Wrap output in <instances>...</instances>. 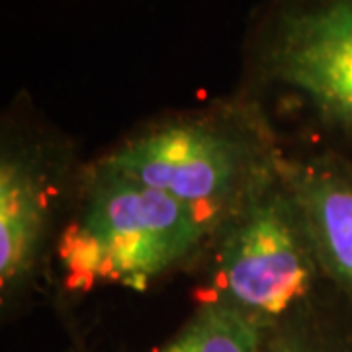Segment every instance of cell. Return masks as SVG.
<instances>
[{
  "mask_svg": "<svg viewBox=\"0 0 352 352\" xmlns=\"http://www.w3.org/2000/svg\"><path fill=\"white\" fill-rule=\"evenodd\" d=\"M210 227L173 196L98 166L85 208L59 245L69 286L106 282L145 289L180 263Z\"/></svg>",
  "mask_w": 352,
  "mask_h": 352,
  "instance_id": "cell-1",
  "label": "cell"
},
{
  "mask_svg": "<svg viewBox=\"0 0 352 352\" xmlns=\"http://www.w3.org/2000/svg\"><path fill=\"white\" fill-rule=\"evenodd\" d=\"M249 61L256 80L302 96L352 135V0H270Z\"/></svg>",
  "mask_w": 352,
  "mask_h": 352,
  "instance_id": "cell-2",
  "label": "cell"
},
{
  "mask_svg": "<svg viewBox=\"0 0 352 352\" xmlns=\"http://www.w3.org/2000/svg\"><path fill=\"white\" fill-rule=\"evenodd\" d=\"M100 168L164 192L214 223L251 188V153L239 138L210 122H176L129 139Z\"/></svg>",
  "mask_w": 352,
  "mask_h": 352,
  "instance_id": "cell-3",
  "label": "cell"
},
{
  "mask_svg": "<svg viewBox=\"0 0 352 352\" xmlns=\"http://www.w3.org/2000/svg\"><path fill=\"white\" fill-rule=\"evenodd\" d=\"M298 221V206L284 196H252L219 252L215 282L223 302L270 319L296 311L311 282L305 226Z\"/></svg>",
  "mask_w": 352,
  "mask_h": 352,
  "instance_id": "cell-4",
  "label": "cell"
},
{
  "mask_svg": "<svg viewBox=\"0 0 352 352\" xmlns=\"http://www.w3.org/2000/svg\"><path fill=\"white\" fill-rule=\"evenodd\" d=\"M153 352H352V342L296 311L270 319L214 300Z\"/></svg>",
  "mask_w": 352,
  "mask_h": 352,
  "instance_id": "cell-5",
  "label": "cell"
},
{
  "mask_svg": "<svg viewBox=\"0 0 352 352\" xmlns=\"http://www.w3.org/2000/svg\"><path fill=\"white\" fill-rule=\"evenodd\" d=\"M47 192L36 168L4 155L0 164V284L10 289L30 272L45 226Z\"/></svg>",
  "mask_w": 352,
  "mask_h": 352,
  "instance_id": "cell-6",
  "label": "cell"
},
{
  "mask_svg": "<svg viewBox=\"0 0 352 352\" xmlns=\"http://www.w3.org/2000/svg\"><path fill=\"white\" fill-rule=\"evenodd\" d=\"M289 178L307 237L352 289V180L321 168H300Z\"/></svg>",
  "mask_w": 352,
  "mask_h": 352,
  "instance_id": "cell-7",
  "label": "cell"
}]
</instances>
